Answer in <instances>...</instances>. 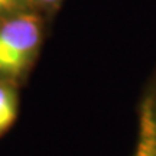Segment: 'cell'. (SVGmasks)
<instances>
[{
    "label": "cell",
    "mask_w": 156,
    "mask_h": 156,
    "mask_svg": "<svg viewBox=\"0 0 156 156\" xmlns=\"http://www.w3.org/2000/svg\"><path fill=\"white\" fill-rule=\"evenodd\" d=\"M41 19L35 13H19L0 25V75L19 77L34 59L42 39Z\"/></svg>",
    "instance_id": "cell-1"
},
{
    "label": "cell",
    "mask_w": 156,
    "mask_h": 156,
    "mask_svg": "<svg viewBox=\"0 0 156 156\" xmlns=\"http://www.w3.org/2000/svg\"><path fill=\"white\" fill-rule=\"evenodd\" d=\"M133 156H156V113L147 94L140 104L139 133Z\"/></svg>",
    "instance_id": "cell-2"
},
{
    "label": "cell",
    "mask_w": 156,
    "mask_h": 156,
    "mask_svg": "<svg viewBox=\"0 0 156 156\" xmlns=\"http://www.w3.org/2000/svg\"><path fill=\"white\" fill-rule=\"evenodd\" d=\"M17 114V94L9 83L0 81V136L10 127Z\"/></svg>",
    "instance_id": "cell-3"
},
{
    "label": "cell",
    "mask_w": 156,
    "mask_h": 156,
    "mask_svg": "<svg viewBox=\"0 0 156 156\" xmlns=\"http://www.w3.org/2000/svg\"><path fill=\"white\" fill-rule=\"evenodd\" d=\"M22 2L23 0H0V17L16 10L22 5Z\"/></svg>",
    "instance_id": "cell-4"
},
{
    "label": "cell",
    "mask_w": 156,
    "mask_h": 156,
    "mask_svg": "<svg viewBox=\"0 0 156 156\" xmlns=\"http://www.w3.org/2000/svg\"><path fill=\"white\" fill-rule=\"evenodd\" d=\"M147 95H149V98H151L152 104H153V108H155V113H156V87L152 88L151 91L147 93Z\"/></svg>",
    "instance_id": "cell-5"
},
{
    "label": "cell",
    "mask_w": 156,
    "mask_h": 156,
    "mask_svg": "<svg viewBox=\"0 0 156 156\" xmlns=\"http://www.w3.org/2000/svg\"><path fill=\"white\" fill-rule=\"evenodd\" d=\"M39 3H42L44 6H54L56 3H59L61 0H38Z\"/></svg>",
    "instance_id": "cell-6"
}]
</instances>
